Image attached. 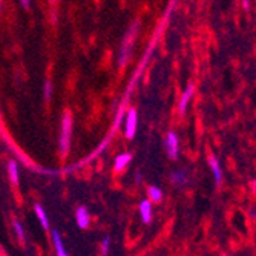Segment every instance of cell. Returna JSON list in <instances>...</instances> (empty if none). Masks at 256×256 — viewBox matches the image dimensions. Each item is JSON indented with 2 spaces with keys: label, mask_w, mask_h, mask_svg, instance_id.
Wrapping results in <instances>:
<instances>
[{
  "label": "cell",
  "mask_w": 256,
  "mask_h": 256,
  "mask_svg": "<svg viewBox=\"0 0 256 256\" xmlns=\"http://www.w3.org/2000/svg\"><path fill=\"white\" fill-rule=\"evenodd\" d=\"M20 5H22L23 8H30V6H31V2H30V0H22Z\"/></svg>",
  "instance_id": "ac0fdd59"
},
{
  "label": "cell",
  "mask_w": 256,
  "mask_h": 256,
  "mask_svg": "<svg viewBox=\"0 0 256 256\" xmlns=\"http://www.w3.org/2000/svg\"><path fill=\"white\" fill-rule=\"evenodd\" d=\"M148 200L152 204H160L162 201V190L156 186H149L148 188Z\"/></svg>",
  "instance_id": "4fadbf2b"
},
{
  "label": "cell",
  "mask_w": 256,
  "mask_h": 256,
  "mask_svg": "<svg viewBox=\"0 0 256 256\" xmlns=\"http://www.w3.org/2000/svg\"><path fill=\"white\" fill-rule=\"evenodd\" d=\"M224 256H228V254H224Z\"/></svg>",
  "instance_id": "7402d4cb"
},
{
  "label": "cell",
  "mask_w": 256,
  "mask_h": 256,
  "mask_svg": "<svg viewBox=\"0 0 256 256\" xmlns=\"http://www.w3.org/2000/svg\"><path fill=\"white\" fill-rule=\"evenodd\" d=\"M72 130H74V118L71 112H64L62 117V124H60V136H58V148L62 156H66L69 149H71V142H72Z\"/></svg>",
  "instance_id": "7a4b0ae2"
},
{
  "label": "cell",
  "mask_w": 256,
  "mask_h": 256,
  "mask_svg": "<svg viewBox=\"0 0 256 256\" xmlns=\"http://www.w3.org/2000/svg\"><path fill=\"white\" fill-rule=\"evenodd\" d=\"M138 31H140V23L134 22L132 25L129 26L128 32L124 34V37H123L120 51H118V66L120 68H124L129 63V60L132 58L134 44H135V38L138 36Z\"/></svg>",
  "instance_id": "6da1fadb"
},
{
  "label": "cell",
  "mask_w": 256,
  "mask_h": 256,
  "mask_svg": "<svg viewBox=\"0 0 256 256\" xmlns=\"http://www.w3.org/2000/svg\"><path fill=\"white\" fill-rule=\"evenodd\" d=\"M51 240H52V247H54L57 256H69V253H68V250H66V247H64L63 238H62V235L58 234L57 230L52 232Z\"/></svg>",
  "instance_id": "8fae6325"
},
{
  "label": "cell",
  "mask_w": 256,
  "mask_h": 256,
  "mask_svg": "<svg viewBox=\"0 0 256 256\" xmlns=\"http://www.w3.org/2000/svg\"><path fill=\"white\" fill-rule=\"evenodd\" d=\"M135 180H136V182H142V180H143V175L140 174V172H136V174H135Z\"/></svg>",
  "instance_id": "d6986e66"
},
{
  "label": "cell",
  "mask_w": 256,
  "mask_h": 256,
  "mask_svg": "<svg viewBox=\"0 0 256 256\" xmlns=\"http://www.w3.org/2000/svg\"><path fill=\"white\" fill-rule=\"evenodd\" d=\"M34 214H36L40 226L44 230H50V218H48V215H46V212H44V208L40 204H34Z\"/></svg>",
  "instance_id": "7c38bea8"
},
{
  "label": "cell",
  "mask_w": 256,
  "mask_h": 256,
  "mask_svg": "<svg viewBox=\"0 0 256 256\" xmlns=\"http://www.w3.org/2000/svg\"><path fill=\"white\" fill-rule=\"evenodd\" d=\"M241 5H242L244 8H248V6H250V2H242Z\"/></svg>",
  "instance_id": "ffe728a7"
},
{
  "label": "cell",
  "mask_w": 256,
  "mask_h": 256,
  "mask_svg": "<svg viewBox=\"0 0 256 256\" xmlns=\"http://www.w3.org/2000/svg\"><path fill=\"white\" fill-rule=\"evenodd\" d=\"M138 212H140V216H142V221L144 224H149L152 221V216H154V207H152V202L146 198L140 202L138 206Z\"/></svg>",
  "instance_id": "52a82bcc"
},
{
  "label": "cell",
  "mask_w": 256,
  "mask_h": 256,
  "mask_svg": "<svg viewBox=\"0 0 256 256\" xmlns=\"http://www.w3.org/2000/svg\"><path fill=\"white\" fill-rule=\"evenodd\" d=\"M170 181L175 188H184V186H188L190 178H189V174L182 170V169H178V170H174L170 174Z\"/></svg>",
  "instance_id": "ba28073f"
},
{
  "label": "cell",
  "mask_w": 256,
  "mask_h": 256,
  "mask_svg": "<svg viewBox=\"0 0 256 256\" xmlns=\"http://www.w3.org/2000/svg\"><path fill=\"white\" fill-rule=\"evenodd\" d=\"M43 94H44V98L46 100H51V97H52V83L50 82V80H46L44 82V86H43Z\"/></svg>",
  "instance_id": "e0dca14e"
},
{
  "label": "cell",
  "mask_w": 256,
  "mask_h": 256,
  "mask_svg": "<svg viewBox=\"0 0 256 256\" xmlns=\"http://www.w3.org/2000/svg\"><path fill=\"white\" fill-rule=\"evenodd\" d=\"M194 96H195V84H194V83H189L188 88H186V89L182 90V94H181V97H180V100H178V108H176V110H178V115H180V117H184L186 112H188V108H189V104H190Z\"/></svg>",
  "instance_id": "5b68a950"
},
{
  "label": "cell",
  "mask_w": 256,
  "mask_h": 256,
  "mask_svg": "<svg viewBox=\"0 0 256 256\" xmlns=\"http://www.w3.org/2000/svg\"><path fill=\"white\" fill-rule=\"evenodd\" d=\"M136 129H138V112L135 108H129L124 115V126H123L124 136L128 140H132L136 135Z\"/></svg>",
  "instance_id": "3957f363"
},
{
  "label": "cell",
  "mask_w": 256,
  "mask_h": 256,
  "mask_svg": "<svg viewBox=\"0 0 256 256\" xmlns=\"http://www.w3.org/2000/svg\"><path fill=\"white\" fill-rule=\"evenodd\" d=\"M12 230H14V235L17 236V240L20 242H25V240H26L25 228H23V226H22V222L18 220H14L12 221Z\"/></svg>",
  "instance_id": "9a60e30c"
},
{
  "label": "cell",
  "mask_w": 256,
  "mask_h": 256,
  "mask_svg": "<svg viewBox=\"0 0 256 256\" xmlns=\"http://www.w3.org/2000/svg\"><path fill=\"white\" fill-rule=\"evenodd\" d=\"M207 164H208V169H210V172L214 175L215 184L216 186H221L222 184V169H221L220 160L214 154H210V155L207 156Z\"/></svg>",
  "instance_id": "8992f818"
},
{
  "label": "cell",
  "mask_w": 256,
  "mask_h": 256,
  "mask_svg": "<svg viewBox=\"0 0 256 256\" xmlns=\"http://www.w3.org/2000/svg\"><path fill=\"white\" fill-rule=\"evenodd\" d=\"M164 149L170 160H178L180 156V138L174 130H169L164 138Z\"/></svg>",
  "instance_id": "277c9868"
},
{
  "label": "cell",
  "mask_w": 256,
  "mask_h": 256,
  "mask_svg": "<svg viewBox=\"0 0 256 256\" xmlns=\"http://www.w3.org/2000/svg\"><path fill=\"white\" fill-rule=\"evenodd\" d=\"M76 221H77V226L80 228H88L89 227V224H90V214H89V210H88L84 206L77 207V210H76Z\"/></svg>",
  "instance_id": "9c48e42d"
},
{
  "label": "cell",
  "mask_w": 256,
  "mask_h": 256,
  "mask_svg": "<svg viewBox=\"0 0 256 256\" xmlns=\"http://www.w3.org/2000/svg\"><path fill=\"white\" fill-rule=\"evenodd\" d=\"M130 161H132V155L128 154V152L117 155V156H115V161H114V170L117 172V174L126 170L128 166L130 164Z\"/></svg>",
  "instance_id": "30bf717a"
},
{
  "label": "cell",
  "mask_w": 256,
  "mask_h": 256,
  "mask_svg": "<svg viewBox=\"0 0 256 256\" xmlns=\"http://www.w3.org/2000/svg\"><path fill=\"white\" fill-rule=\"evenodd\" d=\"M2 6H4V4H2V2H0V11H2Z\"/></svg>",
  "instance_id": "44dd1931"
},
{
  "label": "cell",
  "mask_w": 256,
  "mask_h": 256,
  "mask_svg": "<svg viewBox=\"0 0 256 256\" xmlns=\"http://www.w3.org/2000/svg\"><path fill=\"white\" fill-rule=\"evenodd\" d=\"M8 176H10V181H11L14 186L18 184V180H20L18 164H17V162H16L14 160H11V161L8 162Z\"/></svg>",
  "instance_id": "5bb4252c"
},
{
  "label": "cell",
  "mask_w": 256,
  "mask_h": 256,
  "mask_svg": "<svg viewBox=\"0 0 256 256\" xmlns=\"http://www.w3.org/2000/svg\"><path fill=\"white\" fill-rule=\"evenodd\" d=\"M109 248H110V238L104 236L103 241L100 242V253H102V256H106L109 253Z\"/></svg>",
  "instance_id": "2e32d148"
}]
</instances>
